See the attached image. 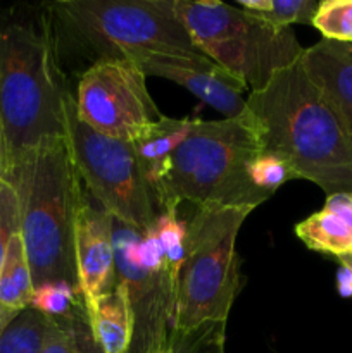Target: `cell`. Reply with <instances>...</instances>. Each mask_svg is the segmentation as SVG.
Returning <instances> with one entry per match:
<instances>
[{"label": "cell", "instance_id": "6da1fadb", "mask_svg": "<svg viewBox=\"0 0 352 353\" xmlns=\"http://www.w3.org/2000/svg\"><path fill=\"white\" fill-rule=\"evenodd\" d=\"M261 150L282 159L293 179L326 196L352 193V131L304 72L300 61L247 97Z\"/></svg>", "mask_w": 352, "mask_h": 353}, {"label": "cell", "instance_id": "7a4b0ae2", "mask_svg": "<svg viewBox=\"0 0 352 353\" xmlns=\"http://www.w3.org/2000/svg\"><path fill=\"white\" fill-rule=\"evenodd\" d=\"M64 90L50 34L38 21L0 10V128L6 172L45 141L66 137Z\"/></svg>", "mask_w": 352, "mask_h": 353}, {"label": "cell", "instance_id": "3957f363", "mask_svg": "<svg viewBox=\"0 0 352 353\" xmlns=\"http://www.w3.org/2000/svg\"><path fill=\"white\" fill-rule=\"evenodd\" d=\"M21 210V236L33 285L68 281L78 288L75 226L83 186L66 137L54 138L7 169Z\"/></svg>", "mask_w": 352, "mask_h": 353}, {"label": "cell", "instance_id": "277c9868", "mask_svg": "<svg viewBox=\"0 0 352 353\" xmlns=\"http://www.w3.org/2000/svg\"><path fill=\"white\" fill-rule=\"evenodd\" d=\"M261 152L247 110L235 119H195L155 193V207L171 214L183 202L195 209H255L268 200L248 179L251 162Z\"/></svg>", "mask_w": 352, "mask_h": 353}, {"label": "cell", "instance_id": "5b68a950", "mask_svg": "<svg viewBox=\"0 0 352 353\" xmlns=\"http://www.w3.org/2000/svg\"><path fill=\"white\" fill-rule=\"evenodd\" d=\"M50 10L95 61H138L147 55L206 57L186 33L175 0H66L52 3Z\"/></svg>", "mask_w": 352, "mask_h": 353}, {"label": "cell", "instance_id": "8992f818", "mask_svg": "<svg viewBox=\"0 0 352 353\" xmlns=\"http://www.w3.org/2000/svg\"><path fill=\"white\" fill-rule=\"evenodd\" d=\"M175 7L200 54L251 92L300 61L304 48L292 28H276L219 0H175Z\"/></svg>", "mask_w": 352, "mask_h": 353}, {"label": "cell", "instance_id": "52a82bcc", "mask_svg": "<svg viewBox=\"0 0 352 353\" xmlns=\"http://www.w3.org/2000/svg\"><path fill=\"white\" fill-rule=\"evenodd\" d=\"M254 209H195L186 219V257L176 292L171 331L190 333L207 323H226L242 288L238 231Z\"/></svg>", "mask_w": 352, "mask_h": 353}, {"label": "cell", "instance_id": "ba28073f", "mask_svg": "<svg viewBox=\"0 0 352 353\" xmlns=\"http://www.w3.org/2000/svg\"><path fill=\"white\" fill-rule=\"evenodd\" d=\"M66 141L83 185L113 219L145 234L157 219V207L130 141L92 130L76 116L75 97L66 92Z\"/></svg>", "mask_w": 352, "mask_h": 353}, {"label": "cell", "instance_id": "9c48e42d", "mask_svg": "<svg viewBox=\"0 0 352 353\" xmlns=\"http://www.w3.org/2000/svg\"><path fill=\"white\" fill-rule=\"evenodd\" d=\"M76 116L106 137L133 141L164 114L147 88V74L131 59L95 61L78 81Z\"/></svg>", "mask_w": 352, "mask_h": 353}, {"label": "cell", "instance_id": "30bf717a", "mask_svg": "<svg viewBox=\"0 0 352 353\" xmlns=\"http://www.w3.org/2000/svg\"><path fill=\"white\" fill-rule=\"evenodd\" d=\"M141 233L113 219L116 278L126 286L133 310V343L130 353H150L166 347L171 333L175 302L164 269L138 262L137 243Z\"/></svg>", "mask_w": 352, "mask_h": 353}, {"label": "cell", "instance_id": "8fae6325", "mask_svg": "<svg viewBox=\"0 0 352 353\" xmlns=\"http://www.w3.org/2000/svg\"><path fill=\"white\" fill-rule=\"evenodd\" d=\"M75 262L78 290L86 316L93 303L116 286L117 278L113 245V217L102 207H93L85 190L76 214Z\"/></svg>", "mask_w": 352, "mask_h": 353}, {"label": "cell", "instance_id": "7c38bea8", "mask_svg": "<svg viewBox=\"0 0 352 353\" xmlns=\"http://www.w3.org/2000/svg\"><path fill=\"white\" fill-rule=\"evenodd\" d=\"M137 62L147 76L175 81L192 95L206 102L224 119L244 116L247 110V86L228 74L207 57H176V55H147Z\"/></svg>", "mask_w": 352, "mask_h": 353}, {"label": "cell", "instance_id": "4fadbf2b", "mask_svg": "<svg viewBox=\"0 0 352 353\" xmlns=\"http://www.w3.org/2000/svg\"><path fill=\"white\" fill-rule=\"evenodd\" d=\"M300 65L352 131V43L323 38L304 48Z\"/></svg>", "mask_w": 352, "mask_h": 353}, {"label": "cell", "instance_id": "5bb4252c", "mask_svg": "<svg viewBox=\"0 0 352 353\" xmlns=\"http://www.w3.org/2000/svg\"><path fill=\"white\" fill-rule=\"evenodd\" d=\"M193 123L195 119L192 117L175 119L162 116L159 121L148 124L133 141H130L141 174L150 188L152 199L168 174L176 150L188 138Z\"/></svg>", "mask_w": 352, "mask_h": 353}, {"label": "cell", "instance_id": "9a60e30c", "mask_svg": "<svg viewBox=\"0 0 352 353\" xmlns=\"http://www.w3.org/2000/svg\"><path fill=\"white\" fill-rule=\"evenodd\" d=\"M295 234L317 254L352 255V193L326 196L323 209L297 224Z\"/></svg>", "mask_w": 352, "mask_h": 353}, {"label": "cell", "instance_id": "2e32d148", "mask_svg": "<svg viewBox=\"0 0 352 353\" xmlns=\"http://www.w3.org/2000/svg\"><path fill=\"white\" fill-rule=\"evenodd\" d=\"M86 323L102 353H130L135 323L126 286L117 281L104 293L86 314Z\"/></svg>", "mask_w": 352, "mask_h": 353}, {"label": "cell", "instance_id": "e0dca14e", "mask_svg": "<svg viewBox=\"0 0 352 353\" xmlns=\"http://www.w3.org/2000/svg\"><path fill=\"white\" fill-rule=\"evenodd\" d=\"M33 290V276L19 231L10 238L0 264V324L30 307Z\"/></svg>", "mask_w": 352, "mask_h": 353}, {"label": "cell", "instance_id": "ac0fdd59", "mask_svg": "<svg viewBox=\"0 0 352 353\" xmlns=\"http://www.w3.org/2000/svg\"><path fill=\"white\" fill-rule=\"evenodd\" d=\"M55 321L33 307L0 324V353H41Z\"/></svg>", "mask_w": 352, "mask_h": 353}, {"label": "cell", "instance_id": "d6986e66", "mask_svg": "<svg viewBox=\"0 0 352 353\" xmlns=\"http://www.w3.org/2000/svg\"><path fill=\"white\" fill-rule=\"evenodd\" d=\"M30 307L54 321H75L79 310H85L79 290L68 281H47L35 286Z\"/></svg>", "mask_w": 352, "mask_h": 353}, {"label": "cell", "instance_id": "ffe728a7", "mask_svg": "<svg viewBox=\"0 0 352 353\" xmlns=\"http://www.w3.org/2000/svg\"><path fill=\"white\" fill-rule=\"evenodd\" d=\"M320 2L314 0H240L238 7L276 28L313 24Z\"/></svg>", "mask_w": 352, "mask_h": 353}, {"label": "cell", "instance_id": "44dd1931", "mask_svg": "<svg viewBox=\"0 0 352 353\" xmlns=\"http://www.w3.org/2000/svg\"><path fill=\"white\" fill-rule=\"evenodd\" d=\"M313 26L324 40L352 43V0H323L313 17Z\"/></svg>", "mask_w": 352, "mask_h": 353}, {"label": "cell", "instance_id": "7402d4cb", "mask_svg": "<svg viewBox=\"0 0 352 353\" xmlns=\"http://www.w3.org/2000/svg\"><path fill=\"white\" fill-rule=\"evenodd\" d=\"M226 323H207L190 333L171 331L173 353H224Z\"/></svg>", "mask_w": 352, "mask_h": 353}, {"label": "cell", "instance_id": "603a6c76", "mask_svg": "<svg viewBox=\"0 0 352 353\" xmlns=\"http://www.w3.org/2000/svg\"><path fill=\"white\" fill-rule=\"evenodd\" d=\"M248 179L254 185V188H257L268 199H271L280 186L285 185L286 181H292L293 176L289 165L282 159L275 157L271 154H266V152H261L251 162Z\"/></svg>", "mask_w": 352, "mask_h": 353}, {"label": "cell", "instance_id": "cb8c5ba5", "mask_svg": "<svg viewBox=\"0 0 352 353\" xmlns=\"http://www.w3.org/2000/svg\"><path fill=\"white\" fill-rule=\"evenodd\" d=\"M21 231V210L17 192L7 179L0 181V264L10 238Z\"/></svg>", "mask_w": 352, "mask_h": 353}, {"label": "cell", "instance_id": "d4e9b609", "mask_svg": "<svg viewBox=\"0 0 352 353\" xmlns=\"http://www.w3.org/2000/svg\"><path fill=\"white\" fill-rule=\"evenodd\" d=\"M41 353H81L72 321H55Z\"/></svg>", "mask_w": 352, "mask_h": 353}, {"label": "cell", "instance_id": "484cf974", "mask_svg": "<svg viewBox=\"0 0 352 353\" xmlns=\"http://www.w3.org/2000/svg\"><path fill=\"white\" fill-rule=\"evenodd\" d=\"M337 292L342 299H352V255L338 259Z\"/></svg>", "mask_w": 352, "mask_h": 353}, {"label": "cell", "instance_id": "4316f807", "mask_svg": "<svg viewBox=\"0 0 352 353\" xmlns=\"http://www.w3.org/2000/svg\"><path fill=\"white\" fill-rule=\"evenodd\" d=\"M6 178V147H3L2 128H0V181Z\"/></svg>", "mask_w": 352, "mask_h": 353}, {"label": "cell", "instance_id": "83f0119b", "mask_svg": "<svg viewBox=\"0 0 352 353\" xmlns=\"http://www.w3.org/2000/svg\"><path fill=\"white\" fill-rule=\"evenodd\" d=\"M169 334H171V333H169ZM150 353H173V350H171V341H169V343L166 345V347L159 348V350H155V352H150Z\"/></svg>", "mask_w": 352, "mask_h": 353}]
</instances>
